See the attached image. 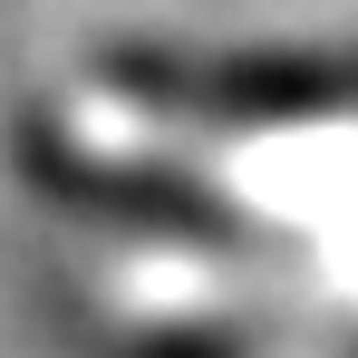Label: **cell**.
Wrapping results in <instances>:
<instances>
[{"mask_svg": "<svg viewBox=\"0 0 358 358\" xmlns=\"http://www.w3.org/2000/svg\"><path fill=\"white\" fill-rule=\"evenodd\" d=\"M97 358H358V59L87 39L20 107Z\"/></svg>", "mask_w": 358, "mask_h": 358, "instance_id": "obj_1", "label": "cell"}]
</instances>
